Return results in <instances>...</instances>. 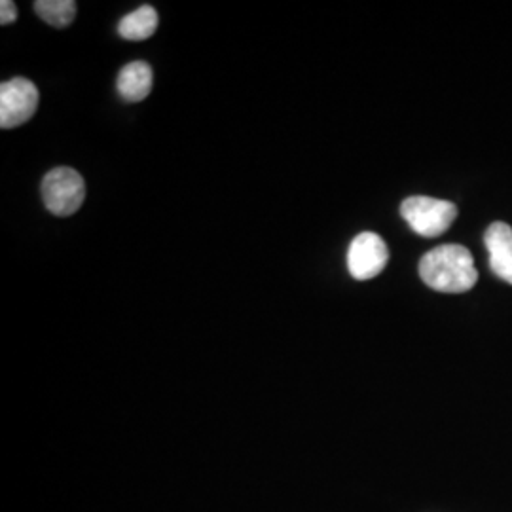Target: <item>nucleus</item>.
I'll list each match as a JSON object with an SVG mask.
<instances>
[{"label": "nucleus", "instance_id": "nucleus-2", "mask_svg": "<svg viewBox=\"0 0 512 512\" xmlns=\"http://www.w3.org/2000/svg\"><path fill=\"white\" fill-rule=\"evenodd\" d=\"M401 215L421 238H439L454 224L458 207L446 200L412 196L401 203Z\"/></svg>", "mask_w": 512, "mask_h": 512}, {"label": "nucleus", "instance_id": "nucleus-1", "mask_svg": "<svg viewBox=\"0 0 512 512\" xmlns=\"http://www.w3.org/2000/svg\"><path fill=\"white\" fill-rule=\"evenodd\" d=\"M423 283L439 293H467L475 287V258L461 245H440L420 260Z\"/></svg>", "mask_w": 512, "mask_h": 512}, {"label": "nucleus", "instance_id": "nucleus-8", "mask_svg": "<svg viewBox=\"0 0 512 512\" xmlns=\"http://www.w3.org/2000/svg\"><path fill=\"white\" fill-rule=\"evenodd\" d=\"M158 12L152 6H141L133 10L128 16L120 19L118 35L126 40H147L158 31Z\"/></svg>", "mask_w": 512, "mask_h": 512}, {"label": "nucleus", "instance_id": "nucleus-5", "mask_svg": "<svg viewBox=\"0 0 512 512\" xmlns=\"http://www.w3.org/2000/svg\"><path fill=\"white\" fill-rule=\"evenodd\" d=\"M389 262V249L384 239L374 232H363L351 241L348 251V270L353 279L368 281L384 272Z\"/></svg>", "mask_w": 512, "mask_h": 512}, {"label": "nucleus", "instance_id": "nucleus-3", "mask_svg": "<svg viewBox=\"0 0 512 512\" xmlns=\"http://www.w3.org/2000/svg\"><path fill=\"white\" fill-rule=\"evenodd\" d=\"M40 192L50 213L71 217L86 200V183L73 167H55L46 173Z\"/></svg>", "mask_w": 512, "mask_h": 512}, {"label": "nucleus", "instance_id": "nucleus-6", "mask_svg": "<svg viewBox=\"0 0 512 512\" xmlns=\"http://www.w3.org/2000/svg\"><path fill=\"white\" fill-rule=\"evenodd\" d=\"M484 243L490 253V268L497 277L512 285V228L505 222H494L486 234Z\"/></svg>", "mask_w": 512, "mask_h": 512}, {"label": "nucleus", "instance_id": "nucleus-7", "mask_svg": "<svg viewBox=\"0 0 512 512\" xmlns=\"http://www.w3.org/2000/svg\"><path fill=\"white\" fill-rule=\"evenodd\" d=\"M116 90L128 103H139L152 92V69L145 61L128 63L116 78Z\"/></svg>", "mask_w": 512, "mask_h": 512}, {"label": "nucleus", "instance_id": "nucleus-4", "mask_svg": "<svg viewBox=\"0 0 512 512\" xmlns=\"http://www.w3.org/2000/svg\"><path fill=\"white\" fill-rule=\"evenodd\" d=\"M38 109V88L27 78L0 86V128L14 129L33 118Z\"/></svg>", "mask_w": 512, "mask_h": 512}, {"label": "nucleus", "instance_id": "nucleus-10", "mask_svg": "<svg viewBox=\"0 0 512 512\" xmlns=\"http://www.w3.org/2000/svg\"><path fill=\"white\" fill-rule=\"evenodd\" d=\"M18 19V6L12 0H2L0 2V23L10 25Z\"/></svg>", "mask_w": 512, "mask_h": 512}, {"label": "nucleus", "instance_id": "nucleus-9", "mask_svg": "<svg viewBox=\"0 0 512 512\" xmlns=\"http://www.w3.org/2000/svg\"><path fill=\"white\" fill-rule=\"evenodd\" d=\"M35 12L55 29H65L74 21L76 2L74 0H38L35 2Z\"/></svg>", "mask_w": 512, "mask_h": 512}]
</instances>
